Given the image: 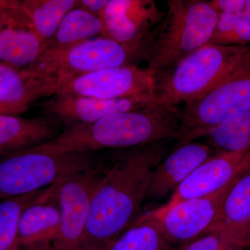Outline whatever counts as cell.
<instances>
[{
    "label": "cell",
    "instance_id": "6da1fadb",
    "mask_svg": "<svg viewBox=\"0 0 250 250\" xmlns=\"http://www.w3.org/2000/svg\"><path fill=\"white\" fill-rule=\"evenodd\" d=\"M172 140L119 149L97 186L82 248L106 250L131 227L146 200L151 174Z\"/></svg>",
    "mask_w": 250,
    "mask_h": 250
},
{
    "label": "cell",
    "instance_id": "836d02e7",
    "mask_svg": "<svg viewBox=\"0 0 250 250\" xmlns=\"http://www.w3.org/2000/svg\"><path fill=\"white\" fill-rule=\"evenodd\" d=\"M79 250H106L97 249V248H81V249H80Z\"/></svg>",
    "mask_w": 250,
    "mask_h": 250
},
{
    "label": "cell",
    "instance_id": "9a60e30c",
    "mask_svg": "<svg viewBox=\"0 0 250 250\" xmlns=\"http://www.w3.org/2000/svg\"><path fill=\"white\" fill-rule=\"evenodd\" d=\"M215 154L208 143L192 141L177 145L153 170L146 200H162Z\"/></svg>",
    "mask_w": 250,
    "mask_h": 250
},
{
    "label": "cell",
    "instance_id": "1f68e13d",
    "mask_svg": "<svg viewBox=\"0 0 250 250\" xmlns=\"http://www.w3.org/2000/svg\"><path fill=\"white\" fill-rule=\"evenodd\" d=\"M24 248H25L22 250H57L54 248L53 245H51L50 243H49V244L38 245V246H35L24 247Z\"/></svg>",
    "mask_w": 250,
    "mask_h": 250
},
{
    "label": "cell",
    "instance_id": "603a6c76",
    "mask_svg": "<svg viewBox=\"0 0 250 250\" xmlns=\"http://www.w3.org/2000/svg\"><path fill=\"white\" fill-rule=\"evenodd\" d=\"M215 154L239 152L250 147V109L225 120L207 135Z\"/></svg>",
    "mask_w": 250,
    "mask_h": 250
},
{
    "label": "cell",
    "instance_id": "7402d4cb",
    "mask_svg": "<svg viewBox=\"0 0 250 250\" xmlns=\"http://www.w3.org/2000/svg\"><path fill=\"white\" fill-rule=\"evenodd\" d=\"M106 250H176L154 219L140 215Z\"/></svg>",
    "mask_w": 250,
    "mask_h": 250
},
{
    "label": "cell",
    "instance_id": "d6a6232c",
    "mask_svg": "<svg viewBox=\"0 0 250 250\" xmlns=\"http://www.w3.org/2000/svg\"><path fill=\"white\" fill-rule=\"evenodd\" d=\"M246 11L250 14V0H246Z\"/></svg>",
    "mask_w": 250,
    "mask_h": 250
},
{
    "label": "cell",
    "instance_id": "4dcf8cb0",
    "mask_svg": "<svg viewBox=\"0 0 250 250\" xmlns=\"http://www.w3.org/2000/svg\"><path fill=\"white\" fill-rule=\"evenodd\" d=\"M245 248L231 241H228L220 247L218 250H243Z\"/></svg>",
    "mask_w": 250,
    "mask_h": 250
},
{
    "label": "cell",
    "instance_id": "f1b7e54d",
    "mask_svg": "<svg viewBox=\"0 0 250 250\" xmlns=\"http://www.w3.org/2000/svg\"><path fill=\"white\" fill-rule=\"evenodd\" d=\"M236 243L244 248L250 247V222L238 232L235 239Z\"/></svg>",
    "mask_w": 250,
    "mask_h": 250
},
{
    "label": "cell",
    "instance_id": "7c38bea8",
    "mask_svg": "<svg viewBox=\"0 0 250 250\" xmlns=\"http://www.w3.org/2000/svg\"><path fill=\"white\" fill-rule=\"evenodd\" d=\"M165 14L153 0H109L98 16L103 22L102 36L140 47Z\"/></svg>",
    "mask_w": 250,
    "mask_h": 250
},
{
    "label": "cell",
    "instance_id": "52a82bcc",
    "mask_svg": "<svg viewBox=\"0 0 250 250\" xmlns=\"http://www.w3.org/2000/svg\"><path fill=\"white\" fill-rule=\"evenodd\" d=\"M141 48V46L125 45L99 36L57 53L42 54L31 65L57 77L59 88L67 81L84 74L123 65H139Z\"/></svg>",
    "mask_w": 250,
    "mask_h": 250
},
{
    "label": "cell",
    "instance_id": "5bb4252c",
    "mask_svg": "<svg viewBox=\"0 0 250 250\" xmlns=\"http://www.w3.org/2000/svg\"><path fill=\"white\" fill-rule=\"evenodd\" d=\"M155 103L154 98L103 100L72 94H56L42 105L47 113L65 126L88 124L121 112L136 111Z\"/></svg>",
    "mask_w": 250,
    "mask_h": 250
},
{
    "label": "cell",
    "instance_id": "83f0119b",
    "mask_svg": "<svg viewBox=\"0 0 250 250\" xmlns=\"http://www.w3.org/2000/svg\"><path fill=\"white\" fill-rule=\"evenodd\" d=\"M108 1L109 0H81L80 6L90 14L99 16L107 6Z\"/></svg>",
    "mask_w": 250,
    "mask_h": 250
},
{
    "label": "cell",
    "instance_id": "8992f818",
    "mask_svg": "<svg viewBox=\"0 0 250 250\" xmlns=\"http://www.w3.org/2000/svg\"><path fill=\"white\" fill-rule=\"evenodd\" d=\"M250 109V68L184 104L177 145L207 137L230 117Z\"/></svg>",
    "mask_w": 250,
    "mask_h": 250
},
{
    "label": "cell",
    "instance_id": "4fadbf2b",
    "mask_svg": "<svg viewBox=\"0 0 250 250\" xmlns=\"http://www.w3.org/2000/svg\"><path fill=\"white\" fill-rule=\"evenodd\" d=\"M57 77L29 66L21 69L0 63V115L18 116L36 100L55 95Z\"/></svg>",
    "mask_w": 250,
    "mask_h": 250
},
{
    "label": "cell",
    "instance_id": "f546056e",
    "mask_svg": "<svg viewBox=\"0 0 250 250\" xmlns=\"http://www.w3.org/2000/svg\"><path fill=\"white\" fill-rule=\"evenodd\" d=\"M11 1H3L2 4L0 6V30L4 26L5 20H6V9L9 7Z\"/></svg>",
    "mask_w": 250,
    "mask_h": 250
},
{
    "label": "cell",
    "instance_id": "ffe728a7",
    "mask_svg": "<svg viewBox=\"0 0 250 250\" xmlns=\"http://www.w3.org/2000/svg\"><path fill=\"white\" fill-rule=\"evenodd\" d=\"M103 34V22L98 16L80 6L69 11L42 54H52L65 50L81 42Z\"/></svg>",
    "mask_w": 250,
    "mask_h": 250
},
{
    "label": "cell",
    "instance_id": "9c48e42d",
    "mask_svg": "<svg viewBox=\"0 0 250 250\" xmlns=\"http://www.w3.org/2000/svg\"><path fill=\"white\" fill-rule=\"evenodd\" d=\"M154 75L146 67L129 65L111 67L74 77L61 85L57 94L116 100L154 98Z\"/></svg>",
    "mask_w": 250,
    "mask_h": 250
},
{
    "label": "cell",
    "instance_id": "277c9868",
    "mask_svg": "<svg viewBox=\"0 0 250 250\" xmlns=\"http://www.w3.org/2000/svg\"><path fill=\"white\" fill-rule=\"evenodd\" d=\"M250 68V45H205L154 76L155 103L179 106Z\"/></svg>",
    "mask_w": 250,
    "mask_h": 250
},
{
    "label": "cell",
    "instance_id": "ac0fdd59",
    "mask_svg": "<svg viewBox=\"0 0 250 250\" xmlns=\"http://www.w3.org/2000/svg\"><path fill=\"white\" fill-rule=\"evenodd\" d=\"M60 123L51 117L24 118L0 115V157L52 141Z\"/></svg>",
    "mask_w": 250,
    "mask_h": 250
},
{
    "label": "cell",
    "instance_id": "d4e9b609",
    "mask_svg": "<svg viewBox=\"0 0 250 250\" xmlns=\"http://www.w3.org/2000/svg\"><path fill=\"white\" fill-rule=\"evenodd\" d=\"M207 45H250V14L218 15V22Z\"/></svg>",
    "mask_w": 250,
    "mask_h": 250
},
{
    "label": "cell",
    "instance_id": "3957f363",
    "mask_svg": "<svg viewBox=\"0 0 250 250\" xmlns=\"http://www.w3.org/2000/svg\"><path fill=\"white\" fill-rule=\"evenodd\" d=\"M167 11L143 41L141 62L154 76L209 42L218 14L205 0H169Z\"/></svg>",
    "mask_w": 250,
    "mask_h": 250
},
{
    "label": "cell",
    "instance_id": "30bf717a",
    "mask_svg": "<svg viewBox=\"0 0 250 250\" xmlns=\"http://www.w3.org/2000/svg\"><path fill=\"white\" fill-rule=\"evenodd\" d=\"M241 174L217 191L179 202L159 214L149 211L144 215L159 223L171 244L183 246L205 234L218 214L230 188Z\"/></svg>",
    "mask_w": 250,
    "mask_h": 250
},
{
    "label": "cell",
    "instance_id": "d6986e66",
    "mask_svg": "<svg viewBox=\"0 0 250 250\" xmlns=\"http://www.w3.org/2000/svg\"><path fill=\"white\" fill-rule=\"evenodd\" d=\"M250 222V167L230 188L218 214L205 234L218 233L238 244L235 241L237 234Z\"/></svg>",
    "mask_w": 250,
    "mask_h": 250
},
{
    "label": "cell",
    "instance_id": "cb8c5ba5",
    "mask_svg": "<svg viewBox=\"0 0 250 250\" xmlns=\"http://www.w3.org/2000/svg\"><path fill=\"white\" fill-rule=\"evenodd\" d=\"M43 190L0 200V250H19L18 226L21 215Z\"/></svg>",
    "mask_w": 250,
    "mask_h": 250
},
{
    "label": "cell",
    "instance_id": "2e32d148",
    "mask_svg": "<svg viewBox=\"0 0 250 250\" xmlns=\"http://www.w3.org/2000/svg\"><path fill=\"white\" fill-rule=\"evenodd\" d=\"M55 187L44 189L40 196L22 212L18 226L21 246L49 244L58 236L60 217Z\"/></svg>",
    "mask_w": 250,
    "mask_h": 250
},
{
    "label": "cell",
    "instance_id": "484cf974",
    "mask_svg": "<svg viewBox=\"0 0 250 250\" xmlns=\"http://www.w3.org/2000/svg\"><path fill=\"white\" fill-rule=\"evenodd\" d=\"M228 241L230 240L218 233H205L183 245L179 250H218Z\"/></svg>",
    "mask_w": 250,
    "mask_h": 250
},
{
    "label": "cell",
    "instance_id": "8fae6325",
    "mask_svg": "<svg viewBox=\"0 0 250 250\" xmlns=\"http://www.w3.org/2000/svg\"><path fill=\"white\" fill-rule=\"evenodd\" d=\"M250 167V147L239 152L216 153L176 188L166 205L150 210L159 214L179 202L220 190Z\"/></svg>",
    "mask_w": 250,
    "mask_h": 250
},
{
    "label": "cell",
    "instance_id": "e575fe53",
    "mask_svg": "<svg viewBox=\"0 0 250 250\" xmlns=\"http://www.w3.org/2000/svg\"><path fill=\"white\" fill-rule=\"evenodd\" d=\"M3 1H0V6L2 4Z\"/></svg>",
    "mask_w": 250,
    "mask_h": 250
},
{
    "label": "cell",
    "instance_id": "e0dca14e",
    "mask_svg": "<svg viewBox=\"0 0 250 250\" xmlns=\"http://www.w3.org/2000/svg\"><path fill=\"white\" fill-rule=\"evenodd\" d=\"M47 42L21 11L0 30V61L18 68L29 67L41 57Z\"/></svg>",
    "mask_w": 250,
    "mask_h": 250
},
{
    "label": "cell",
    "instance_id": "5b68a950",
    "mask_svg": "<svg viewBox=\"0 0 250 250\" xmlns=\"http://www.w3.org/2000/svg\"><path fill=\"white\" fill-rule=\"evenodd\" d=\"M93 152L29 148L0 157V200L27 195L98 167Z\"/></svg>",
    "mask_w": 250,
    "mask_h": 250
},
{
    "label": "cell",
    "instance_id": "7a4b0ae2",
    "mask_svg": "<svg viewBox=\"0 0 250 250\" xmlns=\"http://www.w3.org/2000/svg\"><path fill=\"white\" fill-rule=\"evenodd\" d=\"M182 108L154 103L147 107L110 115L88 124L65 126L58 136L39 147L62 152L123 149L177 140Z\"/></svg>",
    "mask_w": 250,
    "mask_h": 250
},
{
    "label": "cell",
    "instance_id": "ba28073f",
    "mask_svg": "<svg viewBox=\"0 0 250 250\" xmlns=\"http://www.w3.org/2000/svg\"><path fill=\"white\" fill-rule=\"evenodd\" d=\"M104 167L101 164L95 168L75 174L56 184L60 226L53 246L57 250L82 248L94 192Z\"/></svg>",
    "mask_w": 250,
    "mask_h": 250
},
{
    "label": "cell",
    "instance_id": "4316f807",
    "mask_svg": "<svg viewBox=\"0 0 250 250\" xmlns=\"http://www.w3.org/2000/svg\"><path fill=\"white\" fill-rule=\"evenodd\" d=\"M211 7L220 14H235L246 11V0H211Z\"/></svg>",
    "mask_w": 250,
    "mask_h": 250
},
{
    "label": "cell",
    "instance_id": "44dd1931",
    "mask_svg": "<svg viewBox=\"0 0 250 250\" xmlns=\"http://www.w3.org/2000/svg\"><path fill=\"white\" fill-rule=\"evenodd\" d=\"M21 7L45 42L52 39L65 15L80 6L77 0H24Z\"/></svg>",
    "mask_w": 250,
    "mask_h": 250
}]
</instances>
